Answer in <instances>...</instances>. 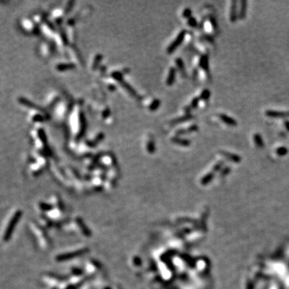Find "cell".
<instances>
[{
	"instance_id": "cell-1",
	"label": "cell",
	"mask_w": 289,
	"mask_h": 289,
	"mask_svg": "<svg viewBox=\"0 0 289 289\" xmlns=\"http://www.w3.org/2000/svg\"><path fill=\"white\" fill-rule=\"evenodd\" d=\"M21 216H22V211H16L14 216H12L10 222L8 223L7 227L6 228V231L4 232L3 240L5 241V242H7V241L10 239V237H11L12 234L14 232L15 228L16 227V224H17L19 221Z\"/></svg>"
},
{
	"instance_id": "cell-2",
	"label": "cell",
	"mask_w": 289,
	"mask_h": 289,
	"mask_svg": "<svg viewBox=\"0 0 289 289\" xmlns=\"http://www.w3.org/2000/svg\"><path fill=\"white\" fill-rule=\"evenodd\" d=\"M186 31L185 30L182 31L178 34V36H177V38L175 39V40L174 42L171 43V44L169 46V48H167V52L168 53H172L174 52V51L178 47L180 46V44L183 42V40H184L185 36H186Z\"/></svg>"
},
{
	"instance_id": "cell-3",
	"label": "cell",
	"mask_w": 289,
	"mask_h": 289,
	"mask_svg": "<svg viewBox=\"0 0 289 289\" xmlns=\"http://www.w3.org/2000/svg\"><path fill=\"white\" fill-rule=\"evenodd\" d=\"M265 115H266L267 117H271V118H289V111L283 112V111L267 110L265 112Z\"/></svg>"
},
{
	"instance_id": "cell-4",
	"label": "cell",
	"mask_w": 289,
	"mask_h": 289,
	"mask_svg": "<svg viewBox=\"0 0 289 289\" xmlns=\"http://www.w3.org/2000/svg\"><path fill=\"white\" fill-rule=\"evenodd\" d=\"M219 117L224 124H227L229 126H237L238 125V122L236 121V120H235L233 117L229 116L228 115L224 114V113H220L219 115Z\"/></svg>"
},
{
	"instance_id": "cell-5",
	"label": "cell",
	"mask_w": 289,
	"mask_h": 289,
	"mask_svg": "<svg viewBox=\"0 0 289 289\" xmlns=\"http://www.w3.org/2000/svg\"><path fill=\"white\" fill-rule=\"evenodd\" d=\"M238 19V13H237V1L234 0L231 2V10H230V21L231 23H235Z\"/></svg>"
},
{
	"instance_id": "cell-6",
	"label": "cell",
	"mask_w": 289,
	"mask_h": 289,
	"mask_svg": "<svg viewBox=\"0 0 289 289\" xmlns=\"http://www.w3.org/2000/svg\"><path fill=\"white\" fill-rule=\"evenodd\" d=\"M220 153L223 155V156H224L225 157H227V159L232 161H234V162H240L241 157L239 156V155L235 154V153H232L227 152V151H224V150H221Z\"/></svg>"
},
{
	"instance_id": "cell-7",
	"label": "cell",
	"mask_w": 289,
	"mask_h": 289,
	"mask_svg": "<svg viewBox=\"0 0 289 289\" xmlns=\"http://www.w3.org/2000/svg\"><path fill=\"white\" fill-rule=\"evenodd\" d=\"M240 11H239V17L240 19H243L246 18V15H247V2L246 0H242L240 2Z\"/></svg>"
},
{
	"instance_id": "cell-8",
	"label": "cell",
	"mask_w": 289,
	"mask_h": 289,
	"mask_svg": "<svg viewBox=\"0 0 289 289\" xmlns=\"http://www.w3.org/2000/svg\"><path fill=\"white\" fill-rule=\"evenodd\" d=\"M198 130H199V126H198L197 124H193V125H191V126L188 127L187 128H184V129H181V130L178 131V132H177V134L184 135L186 134V133L197 132Z\"/></svg>"
},
{
	"instance_id": "cell-9",
	"label": "cell",
	"mask_w": 289,
	"mask_h": 289,
	"mask_svg": "<svg viewBox=\"0 0 289 289\" xmlns=\"http://www.w3.org/2000/svg\"><path fill=\"white\" fill-rule=\"evenodd\" d=\"M200 67L203 68L206 72H209V59L207 55H204L200 58Z\"/></svg>"
},
{
	"instance_id": "cell-10",
	"label": "cell",
	"mask_w": 289,
	"mask_h": 289,
	"mask_svg": "<svg viewBox=\"0 0 289 289\" xmlns=\"http://www.w3.org/2000/svg\"><path fill=\"white\" fill-rule=\"evenodd\" d=\"M254 142L259 148H263L264 147V141L263 140V137L261 136L259 133H255L253 136Z\"/></svg>"
},
{
	"instance_id": "cell-11",
	"label": "cell",
	"mask_w": 289,
	"mask_h": 289,
	"mask_svg": "<svg viewBox=\"0 0 289 289\" xmlns=\"http://www.w3.org/2000/svg\"><path fill=\"white\" fill-rule=\"evenodd\" d=\"M175 75H176V70L175 68H171L170 72H169L168 78L166 80V84L167 85H172L174 84L175 80Z\"/></svg>"
},
{
	"instance_id": "cell-12",
	"label": "cell",
	"mask_w": 289,
	"mask_h": 289,
	"mask_svg": "<svg viewBox=\"0 0 289 289\" xmlns=\"http://www.w3.org/2000/svg\"><path fill=\"white\" fill-rule=\"evenodd\" d=\"M172 141L177 144H180L182 146H189L191 144V140L187 139H182L178 137H174L172 139Z\"/></svg>"
},
{
	"instance_id": "cell-13",
	"label": "cell",
	"mask_w": 289,
	"mask_h": 289,
	"mask_svg": "<svg viewBox=\"0 0 289 289\" xmlns=\"http://www.w3.org/2000/svg\"><path fill=\"white\" fill-rule=\"evenodd\" d=\"M76 67L74 64H60L56 66V68L59 71H65L68 69H72Z\"/></svg>"
},
{
	"instance_id": "cell-14",
	"label": "cell",
	"mask_w": 289,
	"mask_h": 289,
	"mask_svg": "<svg viewBox=\"0 0 289 289\" xmlns=\"http://www.w3.org/2000/svg\"><path fill=\"white\" fill-rule=\"evenodd\" d=\"M211 94V91L209 90V89H204V90L202 92V93H201L199 98H200V100H207L209 98H210Z\"/></svg>"
},
{
	"instance_id": "cell-15",
	"label": "cell",
	"mask_w": 289,
	"mask_h": 289,
	"mask_svg": "<svg viewBox=\"0 0 289 289\" xmlns=\"http://www.w3.org/2000/svg\"><path fill=\"white\" fill-rule=\"evenodd\" d=\"M275 153H276L277 155H279V156H285V155L288 153V149H287V147L280 146L275 150Z\"/></svg>"
},
{
	"instance_id": "cell-16",
	"label": "cell",
	"mask_w": 289,
	"mask_h": 289,
	"mask_svg": "<svg viewBox=\"0 0 289 289\" xmlns=\"http://www.w3.org/2000/svg\"><path fill=\"white\" fill-rule=\"evenodd\" d=\"M191 118H192V116H191L190 114H187V115H185V116H182V117H179V118L176 119V120H174V121H173V123H174V124H178V123L184 122V121H186V120H188Z\"/></svg>"
},
{
	"instance_id": "cell-17",
	"label": "cell",
	"mask_w": 289,
	"mask_h": 289,
	"mask_svg": "<svg viewBox=\"0 0 289 289\" xmlns=\"http://www.w3.org/2000/svg\"><path fill=\"white\" fill-rule=\"evenodd\" d=\"M38 134H39V137L41 140H42V142L44 144H46L47 143V137H46V134H45V132L43 129H39L38 131Z\"/></svg>"
},
{
	"instance_id": "cell-18",
	"label": "cell",
	"mask_w": 289,
	"mask_h": 289,
	"mask_svg": "<svg viewBox=\"0 0 289 289\" xmlns=\"http://www.w3.org/2000/svg\"><path fill=\"white\" fill-rule=\"evenodd\" d=\"M160 104H161V103H160V100H153L152 104H150V106H149V109H150L151 111L156 110L157 108L159 106H160Z\"/></svg>"
},
{
	"instance_id": "cell-19",
	"label": "cell",
	"mask_w": 289,
	"mask_h": 289,
	"mask_svg": "<svg viewBox=\"0 0 289 289\" xmlns=\"http://www.w3.org/2000/svg\"><path fill=\"white\" fill-rule=\"evenodd\" d=\"M103 138H104V134H103V133H100V134L97 136V137H96V138L93 140V142H88V145H91V146H94L95 144H97V143H98L99 141H100V140Z\"/></svg>"
},
{
	"instance_id": "cell-20",
	"label": "cell",
	"mask_w": 289,
	"mask_h": 289,
	"mask_svg": "<svg viewBox=\"0 0 289 289\" xmlns=\"http://www.w3.org/2000/svg\"><path fill=\"white\" fill-rule=\"evenodd\" d=\"M112 77H113V78L115 79V80H118V81H120V82L122 81V76H123V75L121 74L120 72H112Z\"/></svg>"
},
{
	"instance_id": "cell-21",
	"label": "cell",
	"mask_w": 289,
	"mask_h": 289,
	"mask_svg": "<svg viewBox=\"0 0 289 289\" xmlns=\"http://www.w3.org/2000/svg\"><path fill=\"white\" fill-rule=\"evenodd\" d=\"M188 24L189 26L191 27H196L197 25H198L196 19H195V17H191V18L188 19Z\"/></svg>"
},
{
	"instance_id": "cell-22",
	"label": "cell",
	"mask_w": 289,
	"mask_h": 289,
	"mask_svg": "<svg viewBox=\"0 0 289 289\" xmlns=\"http://www.w3.org/2000/svg\"><path fill=\"white\" fill-rule=\"evenodd\" d=\"M199 100H200V98H199V97H195V98L193 99L192 101H191V106H190V108H197V107H198V105H199Z\"/></svg>"
},
{
	"instance_id": "cell-23",
	"label": "cell",
	"mask_w": 289,
	"mask_h": 289,
	"mask_svg": "<svg viewBox=\"0 0 289 289\" xmlns=\"http://www.w3.org/2000/svg\"><path fill=\"white\" fill-rule=\"evenodd\" d=\"M191 14H192V11L190 8H186L184 10H183V16H184L185 18L190 19L191 17Z\"/></svg>"
},
{
	"instance_id": "cell-24",
	"label": "cell",
	"mask_w": 289,
	"mask_h": 289,
	"mask_svg": "<svg viewBox=\"0 0 289 289\" xmlns=\"http://www.w3.org/2000/svg\"><path fill=\"white\" fill-rule=\"evenodd\" d=\"M32 120H34V121H36V122H41V121H44V117L42 115L36 114L33 116Z\"/></svg>"
},
{
	"instance_id": "cell-25",
	"label": "cell",
	"mask_w": 289,
	"mask_h": 289,
	"mask_svg": "<svg viewBox=\"0 0 289 289\" xmlns=\"http://www.w3.org/2000/svg\"><path fill=\"white\" fill-rule=\"evenodd\" d=\"M121 82H122V84H123V85H124V88H126V89H128V90L131 92V94L136 95V92H135V91L133 90V89H132V88H131L130 86H129V85H128V84H127V83L124 82L123 80H122V81H121Z\"/></svg>"
},
{
	"instance_id": "cell-26",
	"label": "cell",
	"mask_w": 289,
	"mask_h": 289,
	"mask_svg": "<svg viewBox=\"0 0 289 289\" xmlns=\"http://www.w3.org/2000/svg\"><path fill=\"white\" fill-rule=\"evenodd\" d=\"M176 63H177V65H178V67L180 68L181 70H182V71L184 70V63H183V61H182V59H180V58L177 59Z\"/></svg>"
},
{
	"instance_id": "cell-27",
	"label": "cell",
	"mask_w": 289,
	"mask_h": 289,
	"mask_svg": "<svg viewBox=\"0 0 289 289\" xmlns=\"http://www.w3.org/2000/svg\"><path fill=\"white\" fill-rule=\"evenodd\" d=\"M210 22H211V25H212L213 28H214V29H217V27H218V23H217L216 19H215L213 17V16L210 18Z\"/></svg>"
},
{
	"instance_id": "cell-28",
	"label": "cell",
	"mask_w": 289,
	"mask_h": 289,
	"mask_svg": "<svg viewBox=\"0 0 289 289\" xmlns=\"http://www.w3.org/2000/svg\"><path fill=\"white\" fill-rule=\"evenodd\" d=\"M101 58H102V56H100V55H98V56H96V59H95L94 64H93V68H96V66H97V65H98V63L100 62V60H101Z\"/></svg>"
},
{
	"instance_id": "cell-29",
	"label": "cell",
	"mask_w": 289,
	"mask_h": 289,
	"mask_svg": "<svg viewBox=\"0 0 289 289\" xmlns=\"http://www.w3.org/2000/svg\"><path fill=\"white\" fill-rule=\"evenodd\" d=\"M147 147H148V149H149V152H153V151L154 150V148H155L154 143L153 142V141H150V142H149V144H148V145H147Z\"/></svg>"
},
{
	"instance_id": "cell-30",
	"label": "cell",
	"mask_w": 289,
	"mask_h": 289,
	"mask_svg": "<svg viewBox=\"0 0 289 289\" xmlns=\"http://www.w3.org/2000/svg\"><path fill=\"white\" fill-rule=\"evenodd\" d=\"M283 124H284L285 128H287V130L289 131V120H285Z\"/></svg>"
},
{
	"instance_id": "cell-31",
	"label": "cell",
	"mask_w": 289,
	"mask_h": 289,
	"mask_svg": "<svg viewBox=\"0 0 289 289\" xmlns=\"http://www.w3.org/2000/svg\"><path fill=\"white\" fill-rule=\"evenodd\" d=\"M108 113H109V110H108V109H107V110H105L104 112H103V115H104V116H106V115H108Z\"/></svg>"
}]
</instances>
